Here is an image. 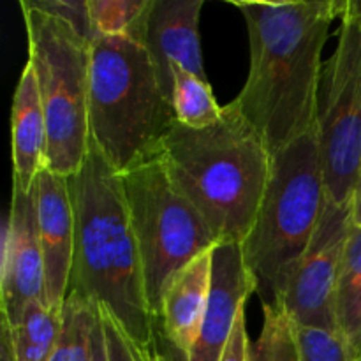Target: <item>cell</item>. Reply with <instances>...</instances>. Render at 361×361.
I'll list each match as a JSON object with an SVG mask.
<instances>
[{
  "label": "cell",
  "mask_w": 361,
  "mask_h": 361,
  "mask_svg": "<svg viewBox=\"0 0 361 361\" xmlns=\"http://www.w3.org/2000/svg\"><path fill=\"white\" fill-rule=\"evenodd\" d=\"M214 249L190 261L166 289L159 316V338L169 361H187L200 335L212 286Z\"/></svg>",
  "instance_id": "obj_14"
},
{
  "label": "cell",
  "mask_w": 361,
  "mask_h": 361,
  "mask_svg": "<svg viewBox=\"0 0 361 361\" xmlns=\"http://www.w3.org/2000/svg\"><path fill=\"white\" fill-rule=\"evenodd\" d=\"M353 226L355 201L338 204L328 200L309 249L282 300V307L295 324L337 330L335 289Z\"/></svg>",
  "instance_id": "obj_9"
},
{
  "label": "cell",
  "mask_w": 361,
  "mask_h": 361,
  "mask_svg": "<svg viewBox=\"0 0 361 361\" xmlns=\"http://www.w3.org/2000/svg\"><path fill=\"white\" fill-rule=\"evenodd\" d=\"M92 361H109L104 328H102L99 312H97V323H95V328H94V341H92Z\"/></svg>",
  "instance_id": "obj_27"
},
{
  "label": "cell",
  "mask_w": 361,
  "mask_h": 361,
  "mask_svg": "<svg viewBox=\"0 0 361 361\" xmlns=\"http://www.w3.org/2000/svg\"><path fill=\"white\" fill-rule=\"evenodd\" d=\"M0 300L2 321L11 328L16 326L30 303L44 302V257L39 242L34 187L28 192L13 189L4 235Z\"/></svg>",
  "instance_id": "obj_10"
},
{
  "label": "cell",
  "mask_w": 361,
  "mask_h": 361,
  "mask_svg": "<svg viewBox=\"0 0 361 361\" xmlns=\"http://www.w3.org/2000/svg\"><path fill=\"white\" fill-rule=\"evenodd\" d=\"M243 14L250 63L233 104L277 155L316 129L323 48L344 0H231Z\"/></svg>",
  "instance_id": "obj_1"
},
{
  "label": "cell",
  "mask_w": 361,
  "mask_h": 361,
  "mask_svg": "<svg viewBox=\"0 0 361 361\" xmlns=\"http://www.w3.org/2000/svg\"><path fill=\"white\" fill-rule=\"evenodd\" d=\"M92 27L102 37H126L143 46L154 0H87Z\"/></svg>",
  "instance_id": "obj_19"
},
{
  "label": "cell",
  "mask_w": 361,
  "mask_h": 361,
  "mask_svg": "<svg viewBox=\"0 0 361 361\" xmlns=\"http://www.w3.org/2000/svg\"><path fill=\"white\" fill-rule=\"evenodd\" d=\"M34 190L39 242L44 257V302L49 309L62 312L76 242V215L69 178L42 169Z\"/></svg>",
  "instance_id": "obj_11"
},
{
  "label": "cell",
  "mask_w": 361,
  "mask_h": 361,
  "mask_svg": "<svg viewBox=\"0 0 361 361\" xmlns=\"http://www.w3.org/2000/svg\"><path fill=\"white\" fill-rule=\"evenodd\" d=\"M335 319L351 361H361V226H353L335 289Z\"/></svg>",
  "instance_id": "obj_16"
},
{
  "label": "cell",
  "mask_w": 361,
  "mask_h": 361,
  "mask_svg": "<svg viewBox=\"0 0 361 361\" xmlns=\"http://www.w3.org/2000/svg\"><path fill=\"white\" fill-rule=\"evenodd\" d=\"M159 159L219 243L245 242L259 214L274 157L233 102L204 129H189L175 120Z\"/></svg>",
  "instance_id": "obj_3"
},
{
  "label": "cell",
  "mask_w": 361,
  "mask_h": 361,
  "mask_svg": "<svg viewBox=\"0 0 361 361\" xmlns=\"http://www.w3.org/2000/svg\"><path fill=\"white\" fill-rule=\"evenodd\" d=\"M203 0H154L143 46L162 92L173 104V67L178 66L208 80L200 41Z\"/></svg>",
  "instance_id": "obj_13"
},
{
  "label": "cell",
  "mask_w": 361,
  "mask_h": 361,
  "mask_svg": "<svg viewBox=\"0 0 361 361\" xmlns=\"http://www.w3.org/2000/svg\"><path fill=\"white\" fill-rule=\"evenodd\" d=\"M120 182L140 254L145 295L159 326L162 298L173 279L219 242L200 212L175 189L159 155L120 175Z\"/></svg>",
  "instance_id": "obj_7"
},
{
  "label": "cell",
  "mask_w": 361,
  "mask_h": 361,
  "mask_svg": "<svg viewBox=\"0 0 361 361\" xmlns=\"http://www.w3.org/2000/svg\"><path fill=\"white\" fill-rule=\"evenodd\" d=\"M60 331L62 312L49 309L44 302L30 303L16 326H9L14 361H48Z\"/></svg>",
  "instance_id": "obj_17"
},
{
  "label": "cell",
  "mask_w": 361,
  "mask_h": 361,
  "mask_svg": "<svg viewBox=\"0 0 361 361\" xmlns=\"http://www.w3.org/2000/svg\"><path fill=\"white\" fill-rule=\"evenodd\" d=\"M97 312L99 317H101L102 328H104L109 361H134L129 351V345H127L126 334H123L120 324L115 321V317L108 310L101 309V307H97Z\"/></svg>",
  "instance_id": "obj_24"
},
{
  "label": "cell",
  "mask_w": 361,
  "mask_h": 361,
  "mask_svg": "<svg viewBox=\"0 0 361 361\" xmlns=\"http://www.w3.org/2000/svg\"><path fill=\"white\" fill-rule=\"evenodd\" d=\"M300 361H351L337 330L295 324Z\"/></svg>",
  "instance_id": "obj_22"
},
{
  "label": "cell",
  "mask_w": 361,
  "mask_h": 361,
  "mask_svg": "<svg viewBox=\"0 0 361 361\" xmlns=\"http://www.w3.org/2000/svg\"><path fill=\"white\" fill-rule=\"evenodd\" d=\"M11 143H13V189L28 192L46 169L48 127L42 111L37 80L30 63L21 71L11 109Z\"/></svg>",
  "instance_id": "obj_15"
},
{
  "label": "cell",
  "mask_w": 361,
  "mask_h": 361,
  "mask_svg": "<svg viewBox=\"0 0 361 361\" xmlns=\"http://www.w3.org/2000/svg\"><path fill=\"white\" fill-rule=\"evenodd\" d=\"M97 307L69 293L62 307V331L48 361H92Z\"/></svg>",
  "instance_id": "obj_20"
},
{
  "label": "cell",
  "mask_w": 361,
  "mask_h": 361,
  "mask_svg": "<svg viewBox=\"0 0 361 361\" xmlns=\"http://www.w3.org/2000/svg\"><path fill=\"white\" fill-rule=\"evenodd\" d=\"M173 104L162 92L145 46L99 35L90 44V143L118 175L157 157Z\"/></svg>",
  "instance_id": "obj_4"
},
{
  "label": "cell",
  "mask_w": 361,
  "mask_h": 361,
  "mask_svg": "<svg viewBox=\"0 0 361 361\" xmlns=\"http://www.w3.org/2000/svg\"><path fill=\"white\" fill-rule=\"evenodd\" d=\"M28 39V60L37 80L48 127L46 169L76 175L90 148L88 88L90 42L67 21L20 2Z\"/></svg>",
  "instance_id": "obj_6"
},
{
  "label": "cell",
  "mask_w": 361,
  "mask_h": 361,
  "mask_svg": "<svg viewBox=\"0 0 361 361\" xmlns=\"http://www.w3.org/2000/svg\"><path fill=\"white\" fill-rule=\"evenodd\" d=\"M27 2L35 9L62 18L90 44L99 37L92 27L87 0H27Z\"/></svg>",
  "instance_id": "obj_23"
},
{
  "label": "cell",
  "mask_w": 361,
  "mask_h": 361,
  "mask_svg": "<svg viewBox=\"0 0 361 361\" xmlns=\"http://www.w3.org/2000/svg\"><path fill=\"white\" fill-rule=\"evenodd\" d=\"M250 351V341L247 335V324H245V310L236 319L235 328H233L231 338H229L228 345H226L224 353H222L221 361H249Z\"/></svg>",
  "instance_id": "obj_25"
},
{
  "label": "cell",
  "mask_w": 361,
  "mask_h": 361,
  "mask_svg": "<svg viewBox=\"0 0 361 361\" xmlns=\"http://www.w3.org/2000/svg\"><path fill=\"white\" fill-rule=\"evenodd\" d=\"M127 345H129V351L133 355L134 361H169L168 356L161 351L159 344L150 345V348H143V345H137L130 341L126 335Z\"/></svg>",
  "instance_id": "obj_26"
},
{
  "label": "cell",
  "mask_w": 361,
  "mask_h": 361,
  "mask_svg": "<svg viewBox=\"0 0 361 361\" xmlns=\"http://www.w3.org/2000/svg\"><path fill=\"white\" fill-rule=\"evenodd\" d=\"M317 137L328 200L355 201L361 169V13L344 0L338 42L323 66Z\"/></svg>",
  "instance_id": "obj_8"
},
{
  "label": "cell",
  "mask_w": 361,
  "mask_h": 361,
  "mask_svg": "<svg viewBox=\"0 0 361 361\" xmlns=\"http://www.w3.org/2000/svg\"><path fill=\"white\" fill-rule=\"evenodd\" d=\"M355 224L361 226V169H360L358 187H356V192H355Z\"/></svg>",
  "instance_id": "obj_29"
},
{
  "label": "cell",
  "mask_w": 361,
  "mask_h": 361,
  "mask_svg": "<svg viewBox=\"0 0 361 361\" xmlns=\"http://www.w3.org/2000/svg\"><path fill=\"white\" fill-rule=\"evenodd\" d=\"M249 361H300L295 323L282 305H263V326L250 342Z\"/></svg>",
  "instance_id": "obj_21"
},
{
  "label": "cell",
  "mask_w": 361,
  "mask_h": 361,
  "mask_svg": "<svg viewBox=\"0 0 361 361\" xmlns=\"http://www.w3.org/2000/svg\"><path fill=\"white\" fill-rule=\"evenodd\" d=\"M256 293L240 243H219L214 249L212 286L200 335L187 361H221L245 302Z\"/></svg>",
  "instance_id": "obj_12"
},
{
  "label": "cell",
  "mask_w": 361,
  "mask_h": 361,
  "mask_svg": "<svg viewBox=\"0 0 361 361\" xmlns=\"http://www.w3.org/2000/svg\"><path fill=\"white\" fill-rule=\"evenodd\" d=\"M76 215L69 293L108 310L137 345L159 344L120 175L90 143L85 164L69 176Z\"/></svg>",
  "instance_id": "obj_2"
},
{
  "label": "cell",
  "mask_w": 361,
  "mask_h": 361,
  "mask_svg": "<svg viewBox=\"0 0 361 361\" xmlns=\"http://www.w3.org/2000/svg\"><path fill=\"white\" fill-rule=\"evenodd\" d=\"M208 80L196 76L182 67H173V111L175 118L189 129H204L222 116Z\"/></svg>",
  "instance_id": "obj_18"
},
{
  "label": "cell",
  "mask_w": 361,
  "mask_h": 361,
  "mask_svg": "<svg viewBox=\"0 0 361 361\" xmlns=\"http://www.w3.org/2000/svg\"><path fill=\"white\" fill-rule=\"evenodd\" d=\"M0 361H14L13 345H11V335L9 326L2 321V328H0Z\"/></svg>",
  "instance_id": "obj_28"
},
{
  "label": "cell",
  "mask_w": 361,
  "mask_h": 361,
  "mask_svg": "<svg viewBox=\"0 0 361 361\" xmlns=\"http://www.w3.org/2000/svg\"><path fill=\"white\" fill-rule=\"evenodd\" d=\"M326 203L316 127L274 155L259 214L240 243L261 305H282Z\"/></svg>",
  "instance_id": "obj_5"
}]
</instances>
